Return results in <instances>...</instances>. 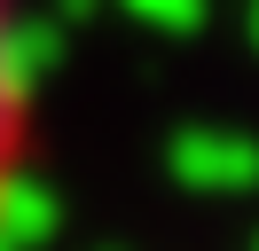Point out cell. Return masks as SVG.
<instances>
[{
	"mask_svg": "<svg viewBox=\"0 0 259 251\" xmlns=\"http://www.w3.org/2000/svg\"><path fill=\"white\" fill-rule=\"evenodd\" d=\"M24 165H32V63H24L16 0H0V212L24 188Z\"/></svg>",
	"mask_w": 259,
	"mask_h": 251,
	"instance_id": "1",
	"label": "cell"
}]
</instances>
